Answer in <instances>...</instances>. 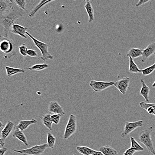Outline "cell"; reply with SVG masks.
<instances>
[{
	"label": "cell",
	"mask_w": 155,
	"mask_h": 155,
	"mask_svg": "<svg viewBox=\"0 0 155 155\" xmlns=\"http://www.w3.org/2000/svg\"><path fill=\"white\" fill-rule=\"evenodd\" d=\"M150 2V1H145V0H140L136 4L135 6L136 7H139V6H141V5H143L147 3V2Z\"/></svg>",
	"instance_id": "obj_36"
},
{
	"label": "cell",
	"mask_w": 155,
	"mask_h": 155,
	"mask_svg": "<svg viewBox=\"0 0 155 155\" xmlns=\"http://www.w3.org/2000/svg\"><path fill=\"white\" fill-rule=\"evenodd\" d=\"M155 53V42H152L147 46L146 49H143L141 57L142 62H146L149 57L154 54Z\"/></svg>",
	"instance_id": "obj_14"
},
{
	"label": "cell",
	"mask_w": 155,
	"mask_h": 155,
	"mask_svg": "<svg viewBox=\"0 0 155 155\" xmlns=\"http://www.w3.org/2000/svg\"><path fill=\"white\" fill-rule=\"evenodd\" d=\"M154 55L155 56V53H154Z\"/></svg>",
	"instance_id": "obj_41"
},
{
	"label": "cell",
	"mask_w": 155,
	"mask_h": 155,
	"mask_svg": "<svg viewBox=\"0 0 155 155\" xmlns=\"http://www.w3.org/2000/svg\"><path fill=\"white\" fill-rule=\"evenodd\" d=\"M99 151L104 155H119L118 152L112 147L108 145H105L100 147Z\"/></svg>",
	"instance_id": "obj_22"
},
{
	"label": "cell",
	"mask_w": 155,
	"mask_h": 155,
	"mask_svg": "<svg viewBox=\"0 0 155 155\" xmlns=\"http://www.w3.org/2000/svg\"><path fill=\"white\" fill-rule=\"evenodd\" d=\"M91 155H104L100 151H95V152L93 153Z\"/></svg>",
	"instance_id": "obj_38"
},
{
	"label": "cell",
	"mask_w": 155,
	"mask_h": 155,
	"mask_svg": "<svg viewBox=\"0 0 155 155\" xmlns=\"http://www.w3.org/2000/svg\"><path fill=\"white\" fill-rule=\"evenodd\" d=\"M143 121L141 120L137 121L132 122H127L125 125L124 129L122 134H121V137L122 138L127 136L128 135L132 133L133 131L138 128V127H142L143 126Z\"/></svg>",
	"instance_id": "obj_7"
},
{
	"label": "cell",
	"mask_w": 155,
	"mask_h": 155,
	"mask_svg": "<svg viewBox=\"0 0 155 155\" xmlns=\"http://www.w3.org/2000/svg\"><path fill=\"white\" fill-rule=\"evenodd\" d=\"M142 87L140 91V93L146 101V103H149V95L150 93V88L147 85L145 84V82L143 79L140 81Z\"/></svg>",
	"instance_id": "obj_19"
},
{
	"label": "cell",
	"mask_w": 155,
	"mask_h": 155,
	"mask_svg": "<svg viewBox=\"0 0 155 155\" xmlns=\"http://www.w3.org/2000/svg\"><path fill=\"white\" fill-rule=\"evenodd\" d=\"M114 83L113 82H101V81L91 80L89 83L91 87L96 93H100L104 90L110 87L114 86Z\"/></svg>",
	"instance_id": "obj_8"
},
{
	"label": "cell",
	"mask_w": 155,
	"mask_h": 155,
	"mask_svg": "<svg viewBox=\"0 0 155 155\" xmlns=\"http://www.w3.org/2000/svg\"><path fill=\"white\" fill-rule=\"evenodd\" d=\"M130 81L131 80L129 77H123L115 82L114 83V86L117 89L120 91L122 94L125 95L127 89L129 87Z\"/></svg>",
	"instance_id": "obj_10"
},
{
	"label": "cell",
	"mask_w": 155,
	"mask_h": 155,
	"mask_svg": "<svg viewBox=\"0 0 155 155\" xmlns=\"http://www.w3.org/2000/svg\"><path fill=\"white\" fill-rule=\"evenodd\" d=\"M12 136L14 138H17L19 140L21 141L26 147L29 146L27 138L23 131L15 127L12 134Z\"/></svg>",
	"instance_id": "obj_15"
},
{
	"label": "cell",
	"mask_w": 155,
	"mask_h": 155,
	"mask_svg": "<svg viewBox=\"0 0 155 155\" xmlns=\"http://www.w3.org/2000/svg\"><path fill=\"white\" fill-rule=\"evenodd\" d=\"M51 116V114L48 113V114L42 115L40 117V119L41 120L42 124L44 125L49 130L52 131L53 122L52 121Z\"/></svg>",
	"instance_id": "obj_20"
},
{
	"label": "cell",
	"mask_w": 155,
	"mask_h": 155,
	"mask_svg": "<svg viewBox=\"0 0 155 155\" xmlns=\"http://www.w3.org/2000/svg\"><path fill=\"white\" fill-rule=\"evenodd\" d=\"M62 115L60 114H53L51 116L52 121L55 124L58 125L60 122V119Z\"/></svg>",
	"instance_id": "obj_33"
},
{
	"label": "cell",
	"mask_w": 155,
	"mask_h": 155,
	"mask_svg": "<svg viewBox=\"0 0 155 155\" xmlns=\"http://www.w3.org/2000/svg\"><path fill=\"white\" fill-rule=\"evenodd\" d=\"M76 150L78 153L83 155H91L95 151L87 146H77Z\"/></svg>",
	"instance_id": "obj_26"
},
{
	"label": "cell",
	"mask_w": 155,
	"mask_h": 155,
	"mask_svg": "<svg viewBox=\"0 0 155 155\" xmlns=\"http://www.w3.org/2000/svg\"><path fill=\"white\" fill-rule=\"evenodd\" d=\"M143 51V49L132 48V49H130L129 50L128 53L127 54V56H128V57L130 56L133 59L137 58L140 57V56L142 57Z\"/></svg>",
	"instance_id": "obj_24"
},
{
	"label": "cell",
	"mask_w": 155,
	"mask_h": 155,
	"mask_svg": "<svg viewBox=\"0 0 155 155\" xmlns=\"http://www.w3.org/2000/svg\"><path fill=\"white\" fill-rule=\"evenodd\" d=\"M54 1H46V0H43V1H41L39 2L38 3L34 8L32 9V10L30 12V13L29 14V16L30 18H33L35 16V15L36 14V13L39 11V10L41 9V8L43 7V6L46 5L47 4L49 3L52 2H54Z\"/></svg>",
	"instance_id": "obj_18"
},
{
	"label": "cell",
	"mask_w": 155,
	"mask_h": 155,
	"mask_svg": "<svg viewBox=\"0 0 155 155\" xmlns=\"http://www.w3.org/2000/svg\"><path fill=\"white\" fill-rule=\"evenodd\" d=\"M154 99H155V98Z\"/></svg>",
	"instance_id": "obj_42"
},
{
	"label": "cell",
	"mask_w": 155,
	"mask_h": 155,
	"mask_svg": "<svg viewBox=\"0 0 155 155\" xmlns=\"http://www.w3.org/2000/svg\"><path fill=\"white\" fill-rule=\"evenodd\" d=\"M153 131V127L150 126L139 133V141L146 147L147 150L155 155V149L152 139V134Z\"/></svg>",
	"instance_id": "obj_2"
},
{
	"label": "cell",
	"mask_w": 155,
	"mask_h": 155,
	"mask_svg": "<svg viewBox=\"0 0 155 155\" xmlns=\"http://www.w3.org/2000/svg\"><path fill=\"white\" fill-rule=\"evenodd\" d=\"M140 106L147 111L148 114L155 116V103H149L142 102L140 103Z\"/></svg>",
	"instance_id": "obj_21"
},
{
	"label": "cell",
	"mask_w": 155,
	"mask_h": 155,
	"mask_svg": "<svg viewBox=\"0 0 155 155\" xmlns=\"http://www.w3.org/2000/svg\"><path fill=\"white\" fill-rule=\"evenodd\" d=\"M27 54V56H29L30 57H36L38 56L36 51L33 49H28Z\"/></svg>",
	"instance_id": "obj_34"
},
{
	"label": "cell",
	"mask_w": 155,
	"mask_h": 155,
	"mask_svg": "<svg viewBox=\"0 0 155 155\" xmlns=\"http://www.w3.org/2000/svg\"><path fill=\"white\" fill-rule=\"evenodd\" d=\"M130 140H131V148L135 150L136 152H142L144 150L143 147H142L134 138L131 137Z\"/></svg>",
	"instance_id": "obj_27"
},
{
	"label": "cell",
	"mask_w": 155,
	"mask_h": 155,
	"mask_svg": "<svg viewBox=\"0 0 155 155\" xmlns=\"http://www.w3.org/2000/svg\"><path fill=\"white\" fill-rule=\"evenodd\" d=\"M47 143L49 148L53 149L55 144L56 139L54 136L53 135L51 132H48L47 135Z\"/></svg>",
	"instance_id": "obj_29"
},
{
	"label": "cell",
	"mask_w": 155,
	"mask_h": 155,
	"mask_svg": "<svg viewBox=\"0 0 155 155\" xmlns=\"http://www.w3.org/2000/svg\"><path fill=\"white\" fill-rule=\"evenodd\" d=\"M37 123V120L35 119H32L30 120H21L15 127L23 131L26 130L30 126L36 124Z\"/></svg>",
	"instance_id": "obj_16"
},
{
	"label": "cell",
	"mask_w": 155,
	"mask_h": 155,
	"mask_svg": "<svg viewBox=\"0 0 155 155\" xmlns=\"http://www.w3.org/2000/svg\"><path fill=\"white\" fill-rule=\"evenodd\" d=\"M49 67V65L47 64H35L30 68H27V69L31 71L35 70L37 71H40L43 70L45 69H47Z\"/></svg>",
	"instance_id": "obj_28"
},
{
	"label": "cell",
	"mask_w": 155,
	"mask_h": 155,
	"mask_svg": "<svg viewBox=\"0 0 155 155\" xmlns=\"http://www.w3.org/2000/svg\"><path fill=\"white\" fill-rule=\"evenodd\" d=\"M48 147V143H45L22 150H14V152L22 155H41Z\"/></svg>",
	"instance_id": "obj_5"
},
{
	"label": "cell",
	"mask_w": 155,
	"mask_h": 155,
	"mask_svg": "<svg viewBox=\"0 0 155 155\" xmlns=\"http://www.w3.org/2000/svg\"><path fill=\"white\" fill-rule=\"evenodd\" d=\"M4 124L2 123V121H1V124H0V128L2 129V130L4 128Z\"/></svg>",
	"instance_id": "obj_39"
},
{
	"label": "cell",
	"mask_w": 155,
	"mask_h": 155,
	"mask_svg": "<svg viewBox=\"0 0 155 155\" xmlns=\"http://www.w3.org/2000/svg\"><path fill=\"white\" fill-rule=\"evenodd\" d=\"M128 57L129 59V72L135 73L142 72L141 70L140 69L138 66L135 63L133 59L130 56Z\"/></svg>",
	"instance_id": "obj_25"
},
{
	"label": "cell",
	"mask_w": 155,
	"mask_h": 155,
	"mask_svg": "<svg viewBox=\"0 0 155 155\" xmlns=\"http://www.w3.org/2000/svg\"><path fill=\"white\" fill-rule=\"evenodd\" d=\"M26 35L29 36L31 38L32 41L34 42V44L36 47H37L41 52V59L43 61H46L48 59L53 60L54 59V56L50 54L48 51V45L45 42L39 41L36 39L33 36L28 32H26Z\"/></svg>",
	"instance_id": "obj_4"
},
{
	"label": "cell",
	"mask_w": 155,
	"mask_h": 155,
	"mask_svg": "<svg viewBox=\"0 0 155 155\" xmlns=\"http://www.w3.org/2000/svg\"><path fill=\"white\" fill-rule=\"evenodd\" d=\"M7 150L8 149L6 147H2V148L0 149V155H5L6 152H7Z\"/></svg>",
	"instance_id": "obj_37"
},
{
	"label": "cell",
	"mask_w": 155,
	"mask_h": 155,
	"mask_svg": "<svg viewBox=\"0 0 155 155\" xmlns=\"http://www.w3.org/2000/svg\"><path fill=\"white\" fill-rule=\"evenodd\" d=\"M23 16V10L20 8L16 3L9 12L1 15L0 22L1 29L3 33V36L8 38L12 25L15 23V22L18 19Z\"/></svg>",
	"instance_id": "obj_1"
},
{
	"label": "cell",
	"mask_w": 155,
	"mask_h": 155,
	"mask_svg": "<svg viewBox=\"0 0 155 155\" xmlns=\"http://www.w3.org/2000/svg\"><path fill=\"white\" fill-rule=\"evenodd\" d=\"M14 2L20 8L26 10V1L25 0H14Z\"/></svg>",
	"instance_id": "obj_31"
},
{
	"label": "cell",
	"mask_w": 155,
	"mask_h": 155,
	"mask_svg": "<svg viewBox=\"0 0 155 155\" xmlns=\"http://www.w3.org/2000/svg\"><path fill=\"white\" fill-rule=\"evenodd\" d=\"M27 29L28 27L15 23L12 25L10 32L15 35H18L23 38L26 39L27 36L25 35Z\"/></svg>",
	"instance_id": "obj_12"
},
{
	"label": "cell",
	"mask_w": 155,
	"mask_h": 155,
	"mask_svg": "<svg viewBox=\"0 0 155 155\" xmlns=\"http://www.w3.org/2000/svg\"><path fill=\"white\" fill-rule=\"evenodd\" d=\"M152 87L153 88H155V81L153 83V85L152 86Z\"/></svg>",
	"instance_id": "obj_40"
},
{
	"label": "cell",
	"mask_w": 155,
	"mask_h": 155,
	"mask_svg": "<svg viewBox=\"0 0 155 155\" xmlns=\"http://www.w3.org/2000/svg\"><path fill=\"white\" fill-rule=\"evenodd\" d=\"M77 121L76 116L73 114H71L69 118L63 135V139L68 140L72 136L75 134L77 130Z\"/></svg>",
	"instance_id": "obj_6"
},
{
	"label": "cell",
	"mask_w": 155,
	"mask_h": 155,
	"mask_svg": "<svg viewBox=\"0 0 155 155\" xmlns=\"http://www.w3.org/2000/svg\"><path fill=\"white\" fill-rule=\"evenodd\" d=\"M0 49L1 52L4 54L5 58L8 59L16 55L15 42L8 37L1 36Z\"/></svg>",
	"instance_id": "obj_3"
},
{
	"label": "cell",
	"mask_w": 155,
	"mask_h": 155,
	"mask_svg": "<svg viewBox=\"0 0 155 155\" xmlns=\"http://www.w3.org/2000/svg\"><path fill=\"white\" fill-rule=\"evenodd\" d=\"M84 8H85L87 14L88 16V22L91 23L94 20V11L92 4L90 1H86L85 4Z\"/></svg>",
	"instance_id": "obj_17"
},
{
	"label": "cell",
	"mask_w": 155,
	"mask_h": 155,
	"mask_svg": "<svg viewBox=\"0 0 155 155\" xmlns=\"http://www.w3.org/2000/svg\"><path fill=\"white\" fill-rule=\"evenodd\" d=\"M15 126V123L13 122L8 121L3 129L2 130L0 138V144L2 147H4L5 141L8 137Z\"/></svg>",
	"instance_id": "obj_9"
},
{
	"label": "cell",
	"mask_w": 155,
	"mask_h": 155,
	"mask_svg": "<svg viewBox=\"0 0 155 155\" xmlns=\"http://www.w3.org/2000/svg\"><path fill=\"white\" fill-rule=\"evenodd\" d=\"M48 110L54 114H60L62 116L65 114L63 108L56 101H52L49 103Z\"/></svg>",
	"instance_id": "obj_13"
},
{
	"label": "cell",
	"mask_w": 155,
	"mask_h": 155,
	"mask_svg": "<svg viewBox=\"0 0 155 155\" xmlns=\"http://www.w3.org/2000/svg\"><path fill=\"white\" fill-rule=\"evenodd\" d=\"M18 49L19 50L20 53L21 55L24 57H25L26 56H27V52L28 49H27V46L25 43H22L21 46L18 47Z\"/></svg>",
	"instance_id": "obj_32"
},
{
	"label": "cell",
	"mask_w": 155,
	"mask_h": 155,
	"mask_svg": "<svg viewBox=\"0 0 155 155\" xmlns=\"http://www.w3.org/2000/svg\"><path fill=\"white\" fill-rule=\"evenodd\" d=\"M136 151L133 150L132 148H128L126 150L123 155H133L136 153Z\"/></svg>",
	"instance_id": "obj_35"
},
{
	"label": "cell",
	"mask_w": 155,
	"mask_h": 155,
	"mask_svg": "<svg viewBox=\"0 0 155 155\" xmlns=\"http://www.w3.org/2000/svg\"><path fill=\"white\" fill-rule=\"evenodd\" d=\"M155 70V63L152 66L142 69V73L143 76H148L151 74Z\"/></svg>",
	"instance_id": "obj_30"
},
{
	"label": "cell",
	"mask_w": 155,
	"mask_h": 155,
	"mask_svg": "<svg viewBox=\"0 0 155 155\" xmlns=\"http://www.w3.org/2000/svg\"><path fill=\"white\" fill-rule=\"evenodd\" d=\"M15 4L13 0H0V15L9 12Z\"/></svg>",
	"instance_id": "obj_11"
},
{
	"label": "cell",
	"mask_w": 155,
	"mask_h": 155,
	"mask_svg": "<svg viewBox=\"0 0 155 155\" xmlns=\"http://www.w3.org/2000/svg\"><path fill=\"white\" fill-rule=\"evenodd\" d=\"M5 69L6 70V75L8 77L15 75L17 74L24 73L25 72V70L22 68H16L5 66Z\"/></svg>",
	"instance_id": "obj_23"
}]
</instances>
